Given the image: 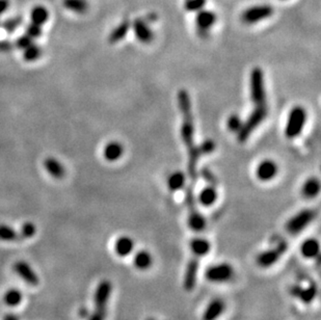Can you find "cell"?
Here are the masks:
<instances>
[{
    "mask_svg": "<svg viewBox=\"0 0 321 320\" xmlns=\"http://www.w3.org/2000/svg\"><path fill=\"white\" fill-rule=\"evenodd\" d=\"M178 105L181 113H182V127H181V137L187 148V153L194 151L196 147L193 144L194 125L192 108L191 96L185 89H180L178 92Z\"/></svg>",
    "mask_w": 321,
    "mask_h": 320,
    "instance_id": "1",
    "label": "cell"
},
{
    "mask_svg": "<svg viewBox=\"0 0 321 320\" xmlns=\"http://www.w3.org/2000/svg\"><path fill=\"white\" fill-rule=\"evenodd\" d=\"M267 117V106L265 105H257L252 113L249 116L248 120L243 122V124L238 131L237 133V139L240 143H244L248 141L249 137L254 132V130H256L261 123L265 120Z\"/></svg>",
    "mask_w": 321,
    "mask_h": 320,
    "instance_id": "2",
    "label": "cell"
},
{
    "mask_svg": "<svg viewBox=\"0 0 321 320\" xmlns=\"http://www.w3.org/2000/svg\"><path fill=\"white\" fill-rule=\"evenodd\" d=\"M250 91L251 98L255 105H265L266 104V91L264 72L259 67L254 68L251 72L250 77Z\"/></svg>",
    "mask_w": 321,
    "mask_h": 320,
    "instance_id": "3",
    "label": "cell"
},
{
    "mask_svg": "<svg viewBox=\"0 0 321 320\" xmlns=\"http://www.w3.org/2000/svg\"><path fill=\"white\" fill-rule=\"evenodd\" d=\"M307 111L301 106H294L288 116L287 124L285 127V135L288 138L298 137L306 125Z\"/></svg>",
    "mask_w": 321,
    "mask_h": 320,
    "instance_id": "4",
    "label": "cell"
},
{
    "mask_svg": "<svg viewBox=\"0 0 321 320\" xmlns=\"http://www.w3.org/2000/svg\"><path fill=\"white\" fill-rule=\"evenodd\" d=\"M275 9L270 4H256L245 9L241 14V20L244 24L253 25L261 21L267 20L274 15Z\"/></svg>",
    "mask_w": 321,
    "mask_h": 320,
    "instance_id": "5",
    "label": "cell"
},
{
    "mask_svg": "<svg viewBox=\"0 0 321 320\" xmlns=\"http://www.w3.org/2000/svg\"><path fill=\"white\" fill-rule=\"evenodd\" d=\"M234 277V268L227 262L213 264L205 272L206 280L214 284H223L232 280Z\"/></svg>",
    "mask_w": 321,
    "mask_h": 320,
    "instance_id": "6",
    "label": "cell"
},
{
    "mask_svg": "<svg viewBox=\"0 0 321 320\" xmlns=\"http://www.w3.org/2000/svg\"><path fill=\"white\" fill-rule=\"evenodd\" d=\"M316 217V212L312 209H303L296 213L286 223V231L291 235H298L303 231Z\"/></svg>",
    "mask_w": 321,
    "mask_h": 320,
    "instance_id": "7",
    "label": "cell"
},
{
    "mask_svg": "<svg viewBox=\"0 0 321 320\" xmlns=\"http://www.w3.org/2000/svg\"><path fill=\"white\" fill-rule=\"evenodd\" d=\"M288 249L286 242L278 243L277 247L261 252L256 258V263L261 268H269L281 260Z\"/></svg>",
    "mask_w": 321,
    "mask_h": 320,
    "instance_id": "8",
    "label": "cell"
},
{
    "mask_svg": "<svg viewBox=\"0 0 321 320\" xmlns=\"http://www.w3.org/2000/svg\"><path fill=\"white\" fill-rule=\"evenodd\" d=\"M217 21V16L213 11L203 9L196 13L195 26L197 34L202 37H207L210 29Z\"/></svg>",
    "mask_w": 321,
    "mask_h": 320,
    "instance_id": "9",
    "label": "cell"
},
{
    "mask_svg": "<svg viewBox=\"0 0 321 320\" xmlns=\"http://www.w3.org/2000/svg\"><path fill=\"white\" fill-rule=\"evenodd\" d=\"M13 270L17 274V276L25 282L27 285L36 287L40 284V277L35 272V269L32 268V266L27 263L26 261L19 260L17 262H15L13 265Z\"/></svg>",
    "mask_w": 321,
    "mask_h": 320,
    "instance_id": "10",
    "label": "cell"
},
{
    "mask_svg": "<svg viewBox=\"0 0 321 320\" xmlns=\"http://www.w3.org/2000/svg\"><path fill=\"white\" fill-rule=\"evenodd\" d=\"M200 260L201 259L193 256V258L189 259L187 262L183 277V286L186 291L193 290L196 285L200 269Z\"/></svg>",
    "mask_w": 321,
    "mask_h": 320,
    "instance_id": "11",
    "label": "cell"
},
{
    "mask_svg": "<svg viewBox=\"0 0 321 320\" xmlns=\"http://www.w3.org/2000/svg\"><path fill=\"white\" fill-rule=\"evenodd\" d=\"M112 291V285L109 281L103 280L98 284L94 294L95 309H107Z\"/></svg>",
    "mask_w": 321,
    "mask_h": 320,
    "instance_id": "12",
    "label": "cell"
},
{
    "mask_svg": "<svg viewBox=\"0 0 321 320\" xmlns=\"http://www.w3.org/2000/svg\"><path fill=\"white\" fill-rule=\"evenodd\" d=\"M130 27H132L134 35L137 40L142 43H150L154 39L153 30L148 24L147 20L143 18H136L132 23L130 24Z\"/></svg>",
    "mask_w": 321,
    "mask_h": 320,
    "instance_id": "13",
    "label": "cell"
},
{
    "mask_svg": "<svg viewBox=\"0 0 321 320\" xmlns=\"http://www.w3.org/2000/svg\"><path fill=\"white\" fill-rule=\"evenodd\" d=\"M278 171V168L277 163L274 160L266 159L259 163L256 171V175L260 181L268 182L277 176Z\"/></svg>",
    "mask_w": 321,
    "mask_h": 320,
    "instance_id": "14",
    "label": "cell"
},
{
    "mask_svg": "<svg viewBox=\"0 0 321 320\" xmlns=\"http://www.w3.org/2000/svg\"><path fill=\"white\" fill-rule=\"evenodd\" d=\"M226 303L223 299H212L202 315V320H218L220 316L225 313Z\"/></svg>",
    "mask_w": 321,
    "mask_h": 320,
    "instance_id": "15",
    "label": "cell"
},
{
    "mask_svg": "<svg viewBox=\"0 0 321 320\" xmlns=\"http://www.w3.org/2000/svg\"><path fill=\"white\" fill-rule=\"evenodd\" d=\"M134 251V241L129 236H120L114 242V253L120 258L130 256Z\"/></svg>",
    "mask_w": 321,
    "mask_h": 320,
    "instance_id": "16",
    "label": "cell"
},
{
    "mask_svg": "<svg viewBox=\"0 0 321 320\" xmlns=\"http://www.w3.org/2000/svg\"><path fill=\"white\" fill-rule=\"evenodd\" d=\"M189 247H191L193 257H196L199 259L207 256L211 251L210 241L204 237L193 238L191 240V243H189Z\"/></svg>",
    "mask_w": 321,
    "mask_h": 320,
    "instance_id": "17",
    "label": "cell"
},
{
    "mask_svg": "<svg viewBox=\"0 0 321 320\" xmlns=\"http://www.w3.org/2000/svg\"><path fill=\"white\" fill-rule=\"evenodd\" d=\"M294 298H298L300 299L303 303H306V305H309L314 299L316 298V294H317V289L314 285H311L309 287H301V286H294L291 288V292H290Z\"/></svg>",
    "mask_w": 321,
    "mask_h": 320,
    "instance_id": "18",
    "label": "cell"
},
{
    "mask_svg": "<svg viewBox=\"0 0 321 320\" xmlns=\"http://www.w3.org/2000/svg\"><path fill=\"white\" fill-rule=\"evenodd\" d=\"M191 212H189V215L187 218V225L189 229L193 230V232H202L205 230L206 225H207V221H206L205 216L202 214L200 211H197L195 207L189 209Z\"/></svg>",
    "mask_w": 321,
    "mask_h": 320,
    "instance_id": "19",
    "label": "cell"
},
{
    "mask_svg": "<svg viewBox=\"0 0 321 320\" xmlns=\"http://www.w3.org/2000/svg\"><path fill=\"white\" fill-rule=\"evenodd\" d=\"M133 265L134 267L139 270V272H146V270L150 269L153 265V257L150 252L146 250H141L135 253L133 256Z\"/></svg>",
    "mask_w": 321,
    "mask_h": 320,
    "instance_id": "20",
    "label": "cell"
},
{
    "mask_svg": "<svg viewBox=\"0 0 321 320\" xmlns=\"http://www.w3.org/2000/svg\"><path fill=\"white\" fill-rule=\"evenodd\" d=\"M44 168L49 175L56 180H61L65 175V170L62 163L54 157H47L44 160Z\"/></svg>",
    "mask_w": 321,
    "mask_h": 320,
    "instance_id": "21",
    "label": "cell"
},
{
    "mask_svg": "<svg viewBox=\"0 0 321 320\" xmlns=\"http://www.w3.org/2000/svg\"><path fill=\"white\" fill-rule=\"evenodd\" d=\"M300 254L306 259H314L319 255L320 245L315 238H308L300 245Z\"/></svg>",
    "mask_w": 321,
    "mask_h": 320,
    "instance_id": "22",
    "label": "cell"
},
{
    "mask_svg": "<svg viewBox=\"0 0 321 320\" xmlns=\"http://www.w3.org/2000/svg\"><path fill=\"white\" fill-rule=\"evenodd\" d=\"M123 154H124V147L119 142H110L104 147L103 156L104 158L109 162L119 160L123 156Z\"/></svg>",
    "mask_w": 321,
    "mask_h": 320,
    "instance_id": "23",
    "label": "cell"
},
{
    "mask_svg": "<svg viewBox=\"0 0 321 320\" xmlns=\"http://www.w3.org/2000/svg\"><path fill=\"white\" fill-rule=\"evenodd\" d=\"M129 29H130V22L127 20L123 21L116 28H113L111 30L108 36V42L110 44H117L121 40L125 39Z\"/></svg>",
    "mask_w": 321,
    "mask_h": 320,
    "instance_id": "24",
    "label": "cell"
},
{
    "mask_svg": "<svg viewBox=\"0 0 321 320\" xmlns=\"http://www.w3.org/2000/svg\"><path fill=\"white\" fill-rule=\"evenodd\" d=\"M320 192V182L317 178L308 179L301 188V193L307 199H313L318 195Z\"/></svg>",
    "mask_w": 321,
    "mask_h": 320,
    "instance_id": "25",
    "label": "cell"
},
{
    "mask_svg": "<svg viewBox=\"0 0 321 320\" xmlns=\"http://www.w3.org/2000/svg\"><path fill=\"white\" fill-rule=\"evenodd\" d=\"M63 5L68 11L79 15L86 14L89 9L87 0H63Z\"/></svg>",
    "mask_w": 321,
    "mask_h": 320,
    "instance_id": "26",
    "label": "cell"
},
{
    "mask_svg": "<svg viewBox=\"0 0 321 320\" xmlns=\"http://www.w3.org/2000/svg\"><path fill=\"white\" fill-rule=\"evenodd\" d=\"M2 300L7 307H17L23 300V293L17 288H10L4 292Z\"/></svg>",
    "mask_w": 321,
    "mask_h": 320,
    "instance_id": "27",
    "label": "cell"
},
{
    "mask_svg": "<svg viewBox=\"0 0 321 320\" xmlns=\"http://www.w3.org/2000/svg\"><path fill=\"white\" fill-rule=\"evenodd\" d=\"M31 23L42 26L49 20V12L43 5H36L30 12Z\"/></svg>",
    "mask_w": 321,
    "mask_h": 320,
    "instance_id": "28",
    "label": "cell"
},
{
    "mask_svg": "<svg viewBox=\"0 0 321 320\" xmlns=\"http://www.w3.org/2000/svg\"><path fill=\"white\" fill-rule=\"evenodd\" d=\"M217 200V192L213 186H207L199 194V202L205 207H210Z\"/></svg>",
    "mask_w": 321,
    "mask_h": 320,
    "instance_id": "29",
    "label": "cell"
},
{
    "mask_svg": "<svg viewBox=\"0 0 321 320\" xmlns=\"http://www.w3.org/2000/svg\"><path fill=\"white\" fill-rule=\"evenodd\" d=\"M186 178L182 171H175L172 173L168 180V186L171 192H178L182 190L185 185Z\"/></svg>",
    "mask_w": 321,
    "mask_h": 320,
    "instance_id": "30",
    "label": "cell"
},
{
    "mask_svg": "<svg viewBox=\"0 0 321 320\" xmlns=\"http://www.w3.org/2000/svg\"><path fill=\"white\" fill-rule=\"evenodd\" d=\"M42 54H43L42 47L35 44V43H32L29 47L24 49L23 59L27 63H32V62L38 61L40 57L42 56Z\"/></svg>",
    "mask_w": 321,
    "mask_h": 320,
    "instance_id": "31",
    "label": "cell"
},
{
    "mask_svg": "<svg viewBox=\"0 0 321 320\" xmlns=\"http://www.w3.org/2000/svg\"><path fill=\"white\" fill-rule=\"evenodd\" d=\"M19 239V233L9 225L0 224V241L13 242Z\"/></svg>",
    "mask_w": 321,
    "mask_h": 320,
    "instance_id": "32",
    "label": "cell"
},
{
    "mask_svg": "<svg viewBox=\"0 0 321 320\" xmlns=\"http://www.w3.org/2000/svg\"><path fill=\"white\" fill-rule=\"evenodd\" d=\"M23 24V18L22 17H14V18H9L5 19L0 23V26H1L7 34H13L16 30L19 28Z\"/></svg>",
    "mask_w": 321,
    "mask_h": 320,
    "instance_id": "33",
    "label": "cell"
},
{
    "mask_svg": "<svg viewBox=\"0 0 321 320\" xmlns=\"http://www.w3.org/2000/svg\"><path fill=\"white\" fill-rule=\"evenodd\" d=\"M37 233V227L34 223L31 221H26L21 226L20 229V233H19V238H23V239H29V238H32Z\"/></svg>",
    "mask_w": 321,
    "mask_h": 320,
    "instance_id": "34",
    "label": "cell"
},
{
    "mask_svg": "<svg viewBox=\"0 0 321 320\" xmlns=\"http://www.w3.org/2000/svg\"><path fill=\"white\" fill-rule=\"evenodd\" d=\"M206 3H207V0H185L184 9L187 12L197 13L199 11L205 9Z\"/></svg>",
    "mask_w": 321,
    "mask_h": 320,
    "instance_id": "35",
    "label": "cell"
},
{
    "mask_svg": "<svg viewBox=\"0 0 321 320\" xmlns=\"http://www.w3.org/2000/svg\"><path fill=\"white\" fill-rule=\"evenodd\" d=\"M242 124L243 122L238 114H231L227 120V128L228 130L231 131V132L238 133V131L240 130Z\"/></svg>",
    "mask_w": 321,
    "mask_h": 320,
    "instance_id": "36",
    "label": "cell"
},
{
    "mask_svg": "<svg viewBox=\"0 0 321 320\" xmlns=\"http://www.w3.org/2000/svg\"><path fill=\"white\" fill-rule=\"evenodd\" d=\"M25 34L34 40L39 39L42 37V34H43L42 26L37 25V24H34V23H30L25 27Z\"/></svg>",
    "mask_w": 321,
    "mask_h": 320,
    "instance_id": "37",
    "label": "cell"
},
{
    "mask_svg": "<svg viewBox=\"0 0 321 320\" xmlns=\"http://www.w3.org/2000/svg\"><path fill=\"white\" fill-rule=\"evenodd\" d=\"M196 147H197V150H199L201 156L207 155L215 150V143L211 141V139H207V141H204L200 146H196Z\"/></svg>",
    "mask_w": 321,
    "mask_h": 320,
    "instance_id": "38",
    "label": "cell"
},
{
    "mask_svg": "<svg viewBox=\"0 0 321 320\" xmlns=\"http://www.w3.org/2000/svg\"><path fill=\"white\" fill-rule=\"evenodd\" d=\"M34 42V39H31L29 36L25 35H22L20 36L17 40H16L15 42V46L17 47L20 50H24V49H26L27 47H29Z\"/></svg>",
    "mask_w": 321,
    "mask_h": 320,
    "instance_id": "39",
    "label": "cell"
},
{
    "mask_svg": "<svg viewBox=\"0 0 321 320\" xmlns=\"http://www.w3.org/2000/svg\"><path fill=\"white\" fill-rule=\"evenodd\" d=\"M107 309H95L94 313L88 316L87 320H105Z\"/></svg>",
    "mask_w": 321,
    "mask_h": 320,
    "instance_id": "40",
    "label": "cell"
},
{
    "mask_svg": "<svg viewBox=\"0 0 321 320\" xmlns=\"http://www.w3.org/2000/svg\"><path fill=\"white\" fill-rule=\"evenodd\" d=\"M14 45L9 40H0V52H11Z\"/></svg>",
    "mask_w": 321,
    "mask_h": 320,
    "instance_id": "41",
    "label": "cell"
},
{
    "mask_svg": "<svg viewBox=\"0 0 321 320\" xmlns=\"http://www.w3.org/2000/svg\"><path fill=\"white\" fill-rule=\"evenodd\" d=\"M10 6V0H0V15L6 12Z\"/></svg>",
    "mask_w": 321,
    "mask_h": 320,
    "instance_id": "42",
    "label": "cell"
},
{
    "mask_svg": "<svg viewBox=\"0 0 321 320\" xmlns=\"http://www.w3.org/2000/svg\"><path fill=\"white\" fill-rule=\"evenodd\" d=\"M2 320H19L18 316L14 313H7L3 316Z\"/></svg>",
    "mask_w": 321,
    "mask_h": 320,
    "instance_id": "43",
    "label": "cell"
},
{
    "mask_svg": "<svg viewBox=\"0 0 321 320\" xmlns=\"http://www.w3.org/2000/svg\"><path fill=\"white\" fill-rule=\"evenodd\" d=\"M281 1H286V0H281Z\"/></svg>",
    "mask_w": 321,
    "mask_h": 320,
    "instance_id": "44",
    "label": "cell"
}]
</instances>
